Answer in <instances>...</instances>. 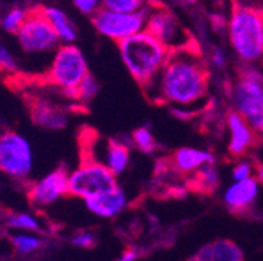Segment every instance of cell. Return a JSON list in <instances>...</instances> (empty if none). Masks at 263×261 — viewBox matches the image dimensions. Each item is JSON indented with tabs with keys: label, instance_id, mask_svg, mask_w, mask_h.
<instances>
[{
	"label": "cell",
	"instance_id": "obj_1",
	"mask_svg": "<svg viewBox=\"0 0 263 261\" xmlns=\"http://www.w3.org/2000/svg\"><path fill=\"white\" fill-rule=\"evenodd\" d=\"M209 71L196 46L170 52L157 78L144 89L151 101L168 102L180 108L193 107L205 99Z\"/></svg>",
	"mask_w": 263,
	"mask_h": 261
},
{
	"label": "cell",
	"instance_id": "obj_2",
	"mask_svg": "<svg viewBox=\"0 0 263 261\" xmlns=\"http://www.w3.org/2000/svg\"><path fill=\"white\" fill-rule=\"evenodd\" d=\"M118 47L125 69L143 89L157 78L170 56V50L146 30L121 41Z\"/></svg>",
	"mask_w": 263,
	"mask_h": 261
},
{
	"label": "cell",
	"instance_id": "obj_3",
	"mask_svg": "<svg viewBox=\"0 0 263 261\" xmlns=\"http://www.w3.org/2000/svg\"><path fill=\"white\" fill-rule=\"evenodd\" d=\"M229 41L238 58L246 64L263 61V17L261 13L232 8L227 22Z\"/></svg>",
	"mask_w": 263,
	"mask_h": 261
},
{
	"label": "cell",
	"instance_id": "obj_4",
	"mask_svg": "<svg viewBox=\"0 0 263 261\" xmlns=\"http://www.w3.org/2000/svg\"><path fill=\"white\" fill-rule=\"evenodd\" d=\"M230 101L235 111L255 133H263V75L246 64L230 88Z\"/></svg>",
	"mask_w": 263,
	"mask_h": 261
},
{
	"label": "cell",
	"instance_id": "obj_5",
	"mask_svg": "<svg viewBox=\"0 0 263 261\" xmlns=\"http://www.w3.org/2000/svg\"><path fill=\"white\" fill-rule=\"evenodd\" d=\"M21 52L31 61L49 63L55 50L61 46L58 35L46 19L43 10H33L28 13L25 22L16 33Z\"/></svg>",
	"mask_w": 263,
	"mask_h": 261
},
{
	"label": "cell",
	"instance_id": "obj_6",
	"mask_svg": "<svg viewBox=\"0 0 263 261\" xmlns=\"http://www.w3.org/2000/svg\"><path fill=\"white\" fill-rule=\"evenodd\" d=\"M89 74L88 63L83 52L76 44H61L46 71L47 82L69 99H77V86Z\"/></svg>",
	"mask_w": 263,
	"mask_h": 261
},
{
	"label": "cell",
	"instance_id": "obj_7",
	"mask_svg": "<svg viewBox=\"0 0 263 261\" xmlns=\"http://www.w3.org/2000/svg\"><path fill=\"white\" fill-rule=\"evenodd\" d=\"M0 171L16 183H28L33 171V147L25 135L14 130L0 133Z\"/></svg>",
	"mask_w": 263,
	"mask_h": 261
},
{
	"label": "cell",
	"instance_id": "obj_8",
	"mask_svg": "<svg viewBox=\"0 0 263 261\" xmlns=\"http://www.w3.org/2000/svg\"><path fill=\"white\" fill-rule=\"evenodd\" d=\"M118 186L119 185L116 175L102 163L89 156L85 158L72 172H69V195L76 199L85 200L88 197L111 191Z\"/></svg>",
	"mask_w": 263,
	"mask_h": 261
},
{
	"label": "cell",
	"instance_id": "obj_9",
	"mask_svg": "<svg viewBox=\"0 0 263 261\" xmlns=\"http://www.w3.org/2000/svg\"><path fill=\"white\" fill-rule=\"evenodd\" d=\"M149 7L138 13H118L101 8L92 16V25L102 36L121 43L146 30Z\"/></svg>",
	"mask_w": 263,
	"mask_h": 261
},
{
	"label": "cell",
	"instance_id": "obj_10",
	"mask_svg": "<svg viewBox=\"0 0 263 261\" xmlns=\"http://www.w3.org/2000/svg\"><path fill=\"white\" fill-rule=\"evenodd\" d=\"M146 31L155 36L170 52L194 46L190 31L182 25V22L174 16V13L163 7L149 5Z\"/></svg>",
	"mask_w": 263,
	"mask_h": 261
},
{
	"label": "cell",
	"instance_id": "obj_11",
	"mask_svg": "<svg viewBox=\"0 0 263 261\" xmlns=\"http://www.w3.org/2000/svg\"><path fill=\"white\" fill-rule=\"evenodd\" d=\"M69 172L66 168L60 166L44 177L38 178L27 186V197L30 204L36 208H49L61 200L66 195H69L68 188Z\"/></svg>",
	"mask_w": 263,
	"mask_h": 261
},
{
	"label": "cell",
	"instance_id": "obj_12",
	"mask_svg": "<svg viewBox=\"0 0 263 261\" xmlns=\"http://www.w3.org/2000/svg\"><path fill=\"white\" fill-rule=\"evenodd\" d=\"M86 210L102 219H113L116 216H119L125 207H127V195L124 192V189L121 186L107 191L104 194L94 195V197H88L83 200Z\"/></svg>",
	"mask_w": 263,
	"mask_h": 261
},
{
	"label": "cell",
	"instance_id": "obj_13",
	"mask_svg": "<svg viewBox=\"0 0 263 261\" xmlns=\"http://www.w3.org/2000/svg\"><path fill=\"white\" fill-rule=\"evenodd\" d=\"M258 195V182L251 177L234 182L224 192V204L232 213H243L249 210Z\"/></svg>",
	"mask_w": 263,
	"mask_h": 261
},
{
	"label": "cell",
	"instance_id": "obj_14",
	"mask_svg": "<svg viewBox=\"0 0 263 261\" xmlns=\"http://www.w3.org/2000/svg\"><path fill=\"white\" fill-rule=\"evenodd\" d=\"M227 127L230 133V141H229L230 155L234 156L245 155L255 143V132L237 111L227 114Z\"/></svg>",
	"mask_w": 263,
	"mask_h": 261
},
{
	"label": "cell",
	"instance_id": "obj_15",
	"mask_svg": "<svg viewBox=\"0 0 263 261\" xmlns=\"http://www.w3.org/2000/svg\"><path fill=\"white\" fill-rule=\"evenodd\" d=\"M31 121L44 130H61L68 124V113L50 101L38 99L30 107Z\"/></svg>",
	"mask_w": 263,
	"mask_h": 261
},
{
	"label": "cell",
	"instance_id": "obj_16",
	"mask_svg": "<svg viewBox=\"0 0 263 261\" xmlns=\"http://www.w3.org/2000/svg\"><path fill=\"white\" fill-rule=\"evenodd\" d=\"M99 163L107 166L116 177L121 175L130 163V149L127 144L118 139H107L102 146V155L96 158Z\"/></svg>",
	"mask_w": 263,
	"mask_h": 261
},
{
	"label": "cell",
	"instance_id": "obj_17",
	"mask_svg": "<svg viewBox=\"0 0 263 261\" xmlns=\"http://www.w3.org/2000/svg\"><path fill=\"white\" fill-rule=\"evenodd\" d=\"M215 163V155L209 150H199L193 147H182L173 155V166L183 174L196 172L205 165Z\"/></svg>",
	"mask_w": 263,
	"mask_h": 261
},
{
	"label": "cell",
	"instance_id": "obj_18",
	"mask_svg": "<svg viewBox=\"0 0 263 261\" xmlns=\"http://www.w3.org/2000/svg\"><path fill=\"white\" fill-rule=\"evenodd\" d=\"M43 13L46 16V19L49 21V24L52 25V28L55 30V33L58 35L61 44H74L76 43V39H77L76 25L72 24V21L61 8L46 7V8H43Z\"/></svg>",
	"mask_w": 263,
	"mask_h": 261
},
{
	"label": "cell",
	"instance_id": "obj_19",
	"mask_svg": "<svg viewBox=\"0 0 263 261\" xmlns=\"http://www.w3.org/2000/svg\"><path fill=\"white\" fill-rule=\"evenodd\" d=\"M11 246L21 256H30L41 252L46 246V239L40 233L16 232L11 236Z\"/></svg>",
	"mask_w": 263,
	"mask_h": 261
},
{
	"label": "cell",
	"instance_id": "obj_20",
	"mask_svg": "<svg viewBox=\"0 0 263 261\" xmlns=\"http://www.w3.org/2000/svg\"><path fill=\"white\" fill-rule=\"evenodd\" d=\"M5 225L14 232H28V233H41L43 224L31 213L27 211H11L5 216Z\"/></svg>",
	"mask_w": 263,
	"mask_h": 261
},
{
	"label": "cell",
	"instance_id": "obj_21",
	"mask_svg": "<svg viewBox=\"0 0 263 261\" xmlns=\"http://www.w3.org/2000/svg\"><path fill=\"white\" fill-rule=\"evenodd\" d=\"M215 249V261H243V250L229 239H219L213 243Z\"/></svg>",
	"mask_w": 263,
	"mask_h": 261
},
{
	"label": "cell",
	"instance_id": "obj_22",
	"mask_svg": "<svg viewBox=\"0 0 263 261\" xmlns=\"http://www.w3.org/2000/svg\"><path fill=\"white\" fill-rule=\"evenodd\" d=\"M194 182L196 186L202 191H215L219 185V174L215 168V163L202 166L194 172Z\"/></svg>",
	"mask_w": 263,
	"mask_h": 261
},
{
	"label": "cell",
	"instance_id": "obj_23",
	"mask_svg": "<svg viewBox=\"0 0 263 261\" xmlns=\"http://www.w3.org/2000/svg\"><path fill=\"white\" fill-rule=\"evenodd\" d=\"M28 10L25 8H21V7H16V8H11L10 11H7L2 19H0V27H2L4 31L10 35H16L19 28L22 27V24L25 22L27 16H28Z\"/></svg>",
	"mask_w": 263,
	"mask_h": 261
},
{
	"label": "cell",
	"instance_id": "obj_24",
	"mask_svg": "<svg viewBox=\"0 0 263 261\" xmlns=\"http://www.w3.org/2000/svg\"><path fill=\"white\" fill-rule=\"evenodd\" d=\"M147 7V0H102V8L118 13H138Z\"/></svg>",
	"mask_w": 263,
	"mask_h": 261
},
{
	"label": "cell",
	"instance_id": "obj_25",
	"mask_svg": "<svg viewBox=\"0 0 263 261\" xmlns=\"http://www.w3.org/2000/svg\"><path fill=\"white\" fill-rule=\"evenodd\" d=\"M99 82L96 80L94 75L88 74L82 82L80 85L77 86V101H82V102H89L92 101L94 97L99 94Z\"/></svg>",
	"mask_w": 263,
	"mask_h": 261
},
{
	"label": "cell",
	"instance_id": "obj_26",
	"mask_svg": "<svg viewBox=\"0 0 263 261\" xmlns=\"http://www.w3.org/2000/svg\"><path fill=\"white\" fill-rule=\"evenodd\" d=\"M132 139H134V144L144 153H151L155 150V139L151 133V130L147 127H141V128H137L134 135H132Z\"/></svg>",
	"mask_w": 263,
	"mask_h": 261
},
{
	"label": "cell",
	"instance_id": "obj_27",
	"mask_svg": "<svg viewBox=\"0 0 263 261\" xmlns=\"http://www.w3.org/2000/svg\"><path fill=\"white\" fill-rule=\"evenodd\" d=\"M0 71L8 72V74L17 71V59H16L14 53L2 41H0Z\"/></svg>",
	"mask_w": 263,
	"mask_h": 261
},
{
	"label": "cell",
	"instance_id": "obj_28",
	"mask_svg": "<svg viewBox=\"0 0 263 261\" xmlns=\"http://www.w3.org/2000/svg\"><path fill=\"white\" fill-rule=\"evenodd\" d=\"M71 244L74 247H77V249L88 250V249H92L97 244V236L92 232H89V230H80V232L72 235Z\"/></svg>",
	"mask_w": 263,
	"mask_h": 261
},
{
	"label": "cell",
	"instance_id": "obj_29",
	"mask_svg": "<svg viewBox=\"0 0 263 261\" xmlns=\"http://www.w3.org/2000/svg\"><path fill=\"white\" fill-rule=\"evenodd\" d=\"M72 4L82 14L88 16H94L102 8V0H72Z\"/></svg>",
	"mask_w": 263,
	"mask_h": 261
},
{
	"label": "cell",
	"instance_id": "obj_30",
	"mask_svg": "<svg viewBox=\"0 0 263 261\" xmlns=\"http://www.w3.org/2000/svg\"><path fill=\"white\" fill-rule=\"evenodd\" d=\"M252 174H254L252 166L249 165V163L243 161V163H238V165L234 168V171H232V178H234V182H240V180L251 178Z\"/></svg>",
	"mask_w": 263,
	"mask_h": 261
},
{
	"label": "cell",
	"instance_id": "obj_31",
	"mask_svg": "<svg viewBox=\"0 0 263 261\" xmlns=\"http://www.w3.org/2000/svg\"><path fill=\"white\" fill-rule=\"evenodd\" d=\"M232 8H245V10H254L261 13L263 11V0H230Z\"/></svg>",
	"mask_w": 263,
	"mask_h": 261
},
{
	"label": "cell",
	"instance_id": "obj_32",
	"mask_svg": "<svg viewBox=\"0 0 263 261\" xmlns=\"http://www.w3.org/2000/svg\"><path fill=\"white\" fill-rule=\"evenodd\" d=\"M188 261H215V249L213 244H207L197 250Z\"/></svg>",
	"mask_w": 263,
	"mask_h": 261
},
{
	"label": "cell",
	"instance_id": "obj_33",
	"mask_svg": "<svg viewBox=\"0 0 263 261\" xmlns=\"http://www.w3.org/2000/svg\"><path fill=\"white\" fill-rule=\"evenodd\" d=\"M212 64H213L215 68H218V69H222L226 66V55H224L222 50H219V49L213 50V53H212Z\"/></svg>",
	"mask_w": 263,
	"mask_h": 261
},
{
	"label": "cell",
	"instance_id": "obj_34",
	"mask_svg": "<svg viewBox=\"0 0 263 261\" xmlns=\"http://www.w3.org/2000/svg\"><path fill=\"white\" fill-rule=\"evenodd\" d=\"M137 258H138V252H137V250H134V249H127V250H124V252L118 256L116 261H137Z\"/></svg>",
	"mask_w": 263,
	"mask_h": 261
},
{
	"label": "cell",
	"instance_id": "obj_35",
	"mask_svg": "<svg viewBox=\"0 0 263 261\" xmlns=\"http://www.w3.org/2000/svg\"><path fill=\"white\" fill-rule=\"evenodd\" d=\"M255 175H257V182H258V183H263V165L257 168Z\"/></svg>",
	"mask_w": 263,
	"mask_h": 261
},
{
	"label": "cell",
	"instance_id": "obj_36",
	"mask_svg": "<svg viewBox=\"0 0 263 261\" xmlns=\"http://www.w3.org/2000/svg\"><path fill=\"white\" fill-rule=\"evenodd\" d=\"M183 2H185V4H196L197 0H183Z\"/></svg>",
	"mask_w": 263,
	"mask_h": 261
},
{
	"label": "cell",
	"instance_id": "obj_37",
	"mask_svg": "<svg viewBox=\"0 0 263 261\" xmlns=\"http://www.w3.org/2000/svg\"><path fill=\"white\" fill-rule=\"evenodd\" d=\"M0 191H2V185H0Z\"/></svg>",
	"mask_w": 263,
	"mask_h": 261
},
{
	"label": "cell",
	"instance_id": "obj_38",
	"mask_svg": "<svg viewBox=\"0 0 263 261\" xmlns=\"http://www.w3.org/2000/svg\"><path fill=\"white\" fill-rule=\"evenodd\" d=\"M261 17H263V11H261Z\"/></svg>",
	"mask_w": 263,
	"mask_h": 261
},
{
	"label": "cell",
	"instance_id": "obj_39",
	"mask_svg": "<svg viewBox=\"0 0 263 261\" xmlns=\"http://www.w3.org/2000/svg\"><path fill=\"white\" fill-rule=\"evenodd\" d=\"M261 63H263V61H261Z\"/></svg>",
	"mask_w": 263,
	"mask_h": 261
}]
</instances>
